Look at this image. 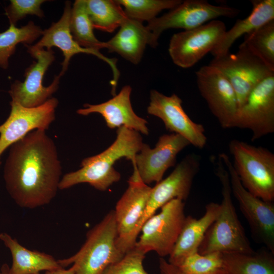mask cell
Instances as JSON below:
<instances>
[{
	"mask_svg": "<svg viewBox=\"0 0 274 274\" xmlns=\"http://www.w3.org/2000/svg\"><path fill=\"white\" fill-rule=\"evenodd\" d=\"M224 22L214 20L197 27L174 33L168 47L176 65L191 67L218 45L226 31Z\"/></svg>",
	"mask_w": 274,
	"mask_h": 274,
	"instance_id": "obj_12",
	"label": "cell"
},
{
	"mask_svg": "<svg viewBox=\"0 0 274 274\" xmlns=\"http://www.w3.org/2000/svg\"><path fill=\"white\" fill-rule=\"evenodd\" d=\"M76 268L74 265L67 269L64 268H60L56 269L46 271L45 274H76Z\"/></svg>",
	"mask_w": 274,
	"mask_h": 274,
	"instance_id": "obj_35",
	"label": "cell"
},
{
	"mask_svg": "<svg viewBox=\"0 0 274 274\" xmlns=\"http://www.w3.org/2000/svg\"><path fill=\"white\" fill-rule=\"evenodd\" d=\"M145 255L134 248L120 260L108 266L101 274H149L143 266Z\"/></svg>",
	"mask_w": 274,
	"mask_h": 274,
	"instance_id": "obj_32",
	"label": "cell"
},
{
	"mask_svg": "<svg viewBox=\"0 0 274 274\" xmlns=\"http://www.w3.org/2000/svg\"><path fill=\"white\" fill-rule=\"evenodd\" d=\"M239 10L224 5H214L205 0H185L159 17L148 22L146 25L158 45L161 34L170 28L189 30L221 17L233 18Z\"/></svg>",
	"mask_w": 274,
	"mask_h": 274,
	"instance_id": "obj_10",
	"label": "cell"
},
{
	"mask_svg": "<svg viewBox=\"0 0 274 274\" xmlns=\"http://www.w3.org/2000/svg\"><path fill=\"white\" fill-rule=\"evenodd\" d=\"M201 96L221 126L231 128L238 108L234 90L225 76L211 65L201 66L195 73Z\"/></svg>",
	"mask_w": 274,
	"mask_h": 274,
	"instance_id": "obj_14",
	"label": "cell"
},
{
	"mask_svg": "<svg viewBox=\"0 0 274 274\" xmlns=\"http://www.w3.org/2000/svg\"><path fill=\"white\" fill-rule=\"evenodd\" d=\"M184 201L174 199L143 224L134 248L146 254L155 251L163 258L169 256L182 228L185 215Z\"/></svg>",
	"mask_w": 274,
	"mask_h": 274,
	"instance_id": "obj_6",
	"label": "cell"
},
{
	"mask_svg": "<svg viewBox=\"0 0 274 274\" xmlns=\"http://www.w3.org/2000/svg\"><path fill=\"white\" fill-rule=\"evenodd\" d=\"M215 174L221 185L220 211L207 231L198 252L201 254L216 252L252 253L254 251L238 218L233 204L228 172L219 156Z\"/></svg>",
	"mask_w": 274,
	"mask_h": 274,
	"instance_id": "obj_3",
	"label": "cell"
},
{
	"mask_svg": "<svg viewBox=\"0 0 274 274\" xmlns=\"http://www.w3.org/2000/svg\"><path fill=\"white\" fill-rule=\"evenodd\" d=\"M27 51L36 61L28 67L25 72L23 82L15 81L9 91L11 101L25 108H34L45 102L59 87L60 76L56 75L51 84L44 86V75L55 60L54 52L51 49L36 48L25 45Z\"/></svg>",
	"mask_w": 274,
	"mask_h": 274,
	"instance_id": "obj_11",
	"label": "cell"
},
{
	"mask_svg": "<svg viewBox=\"0 0 274 274\" xmlns=\"http://www.w3.org/2000/svg\"><path fill=\"white\" fill-rule=\"evenodd\" d=\"M58 105L55 97L34 108H25L11 101L9 116L0 125V158L8 147L30 132L36 129L46 131L55 120Z\"/></svg>",
	"mask_w": 274,
	"mask_h": 274,
	"instance_id": "obj_16",
	"label": "cell"
},
{
	"mask_svg": "<svg viewBox=\"0 0 274 274\" xmlns=\"http://www.w3.org/2000/svg\"><path fill=\"white\" fill-rule=\"evenodd\" d=\"M131 92V87L126 85L111 99L99 104H85L83 105L84 108L78 109L77 113L83 116L98 113L104 118L107 126L110 129L124 126L148 135L147 121L138 116L132 109Z\"/></svg>",
	"mask_w": 274,
	"mask_h": 274,
	"instance_id": "obj_20",
	"label": "cell"
},
{
	"mask_svg": "<svg viewBox=\"0 0 274 274\" xmlns=\"http://www.w3.org/2000/svg\"><path fill=\"white\" fill-rule=\"evenodd\" d=\"M43 30L32 21L21 27L10 25L9 28L0 33V67L7 69L9 59L16 51L19 43L31 44L42 36Z\"/></svg>",
	"mask_w": 274,
	"mask_h": 274,
	"instance_id": "obj_28",
	"label": "cell"
},
{
	"mask_svg": "<svg viewBox=\"0 0 274 274\" xmlns=\"http://www.w3.org/2000/svg\"><path fill=\"white\" fill-rule=\"evenodd\" d=\"M241 45L274 71V20L245 35Z\"/></svg>",
	"mask_w": 274,
	"mask_h": 274,
	"instance_id": "obj_29",
	"label": "cell"
},
{
	"mask_svg": "<svg viewBox=\"0 0 274 274\" xmlns=\"http://www.w3.org/2000/svg\"><path fill=\"white\" fill-rule=\"evenodd\" d=\"M10 267L7 263L4 264L0 267V274H9Z\"/></svg>",
	"mask_w": 274,
	"mask_h": 274,
	"instance_id": "obj_36",
	"label": "cell"
},
{
	"mask_svg": "<svg viewBox=\"0 0 274 274\" xmlns=\"http://www.w3.org/2000/svg\"><path fill=\"white\" fill-rule=\"evenodd\" d=\"M124 8L126 16L140 22H149L165 9H172L179 5L181 0H116Z\"/></svg>",
	"mask_w": 274,
	"mask_h": 274,
	"instance_id": "obj_30",
	"label": "cell"
},
{
	"mask_svg": "<svg viewBox=\"0 0 274 274\" xmlns=\"http://www.w3.org/2000/svg\"><path fill=\"white\" fill-rule=\"evenodd\" d=\"M117 237L113 210L88 231L84 244L75 254L58 262L63 268L74 265L76 274H101L124 255L117 248Z\"/></svg>",
	"mask_w": 274,
	"mask_h": 274,
	"instance_id": "obj_4",
	"label": "cell"
},
{
	"mask_svg": "<svg viewBox=\"0 0 274 274\" xmlns=\"http://www.w3.org/2000/svg\"><path fill=\"white\" fill-rule=\"evenodd\" d=\"M230 180L231 193L256 239L274 254V205L249 192L242 184L229 156L219 154Z\"/></svg>",
	"mask_w": 274,
	"mask_h": 274,
	"instance_id": "obj_9",
	"label": "cell"
},
{
	"mask_svg": "<svg viewBox=\"0 0 274 274\" xmlns=\"http://www.w3.org/2000/svg\"><path fill=\"white\" fill-rule=\"evenodd\" d=\"M273 255L268 250L222 253V267L229 274H274Z\"/></svg>",
	"mask_w": 274,
	"mask_h": 274,
	"instance_id": "obj_25",
	"label": "cell"
},
{
	"mask_svg": "<svg viewBox=\"0 0 274 274\" xmlns=\"http://www.w3.org/2000/svg\"><path fill=\"white\" fill-rule=\"evenodd\" d=\"M105 44L110 52H116L135 64L141 61L147 45L153 48L157 46L147 26L128 17L117 33Z\"/></svg>",
	"mask_w": 274,
	"mask_h": 274,
	"instance_id": "obj_22",
	"label": "cell"
},
{
	"mask_svg": "<svg viewBox=\"0 0 274 274\" xmlns=\"http://www.w3.org/2000/svg\"><path fill=\"white\" fill-rule=\"evenodd\" d=\"M200 156L187 155L164 179L152 187L144 215L139 226L140 233L145 222L164 205L174 199L185 200L190 194L193 180L198 173Z\"/></svg>",
	"mask_w": 274,
	"mask_h": 274,
	"instance_id": "obj_13",
	"label": "cell"
},
{
	"mask_svg": "<svg viewBox=\"0 0 274 274\" xmlns=\"http://www.w3.org/2000/svg\"><path fill=\"white\" fill-rule=\"evenodd\" d=\"M250 14L243 19H238L211 52L214 57L229 52L234 42L242 36L247 35L266 23L274 20L273 0H252Z\"/></svg>",
	"mask_w": 274,
	"mask_h": 274,
	"instance_id": "obj_23",
	"label": "cell"
},
{
	"mask_svg": "<svg viewBox=\"0 0 274 274\" xmlns=\"http://www.w3.org/2000/svg\"><path fill=\"white\" fill-rule=\"evenodd\" d=\"M174 267L178 274H208L222 267V253L201 254L197 251Z\"/></svg>",
	"mask_w": 274,
	"mask_h": 274,
	"instance_id": "obj_31",
	"label": "cell"
},
{
	"mask_svg": "<svg viewBox=\"0 0 274 274\" xmlns=\"http://www.w3.org/2000/svg\"><path fill=\"white\" fill-rule=\"evenodd\" d=\"M46 1L44 0H11L9 5L5 9L10 25H16L19 20L28 15L43 17L44 14L41 6Z\"/></svg>",
	"mask_w": 274,
	"mask_h": 274,
	"instance_id": "obj_33",
	"label": "cell"
},
{
	"mask_svg": "<svg viewBox=\"0 0 274 274\" xmlns=\"http://www.w3.org/2000/svg\"><path fill=\"white\" fill-rule=\"evenodd\" d=\"M205 208V213L199 219L191 216L185 217L180 233L169 255L168 262L173 266H177L186 257L198 251L207 231L220 212V205L211 202Z\"/></svg>",
	"mask_w": 274,
	"mask_h": 274,
	"instance_id": "obj_21",
	"label": "cell"
},
{
	"mask_svg": "<svg viewBox=\"0 0 274 274\" xmlns=\"http://www.w3.org/2000/svg\"><path fill=\"white\" fill-rule=\"evenodd\" d=\"M208 274H229V273L223 267H221Z\"/></svg>",
	"mask_w": 274,
	"mask_h": 274,
	"instance_id": "obj_37",
	"label": "cell"
},
{
	"mask_svg": "<svg viewBox=\"0 0 274 274\" xmlns=\"http://www.w3.org/2000/svg\"><path fill=\"white\" fill-rule=\"evenodd\" d=\"M150 99L148 113L160 118L166 130L182 136L197 148L205 147L207 138L203 126L189 118L178 95L174 93L167 96L153 89L150 91Z\"/></svg>",
	"mask_w": 274,
	"mask_h": 274,
	"instance_id": "obj_17",
	"label": "cell"
},
{
	"mask_svg": "<svg viewBox=\"0 0 274 274\" xmlns=\"http://www.w3.org/2000/svg\"><path fill=\"white\" fill-rule=\"evenodd\" d=\"M61 169L53 140L46 130H34L10 147L4 169L7 190L21 208L45 206L59 190Z\"/></svg>",
	"mask_w": 274,
	"mask_h": 274,
	"instance_id": "obj_1",
	"label": "cell"
},
{
	"mask_svg": "<svg viewBox=\"0 0 274 274\" xmlns=\"http://www.w3.org/2000/svg\"><path fill=\"white\" fill-rule=\"evenodd\" d=\"M0 239L12 255V264L9 274H40L43 270L63 268L51 255L29 250L7 233H0Z\"/></svg>",
	"mask_w": 274,
	"mask_h": 274,
	"instance_id": "obj_24",
	"label": "cell"
},
{
	"mask_svg": "<svg viewBox=\"0 0 274 274\" xmlns=\"http://www.w3.org/2000/svg\"><path fill=\"white\" fill-rule=\"evenodd\" d=\"M94 28L113 32L127 17L116 0H84Z\"/></svg>",
	"mask_w": 274,
	"mask_h": 274,
	"instance_id": "obj_26",
	"label": "cell"
},
{
	"mask_svg": "<svg viewBox=\"0 0 274 274\" xmlns=\"http://www.w3.org/2000/svg\"><path fill=\"white\" fill-rule=\"evenodd\" d=\"M70 28L73 39L82 47L97 51L106 48L105 42L97 40L93 33L84 0H76L72 7Z\"/></svg>",
	"mask_w": 274,
	"mask_h": 274,
	"instance_id": "obj_27",
	"label": "cell"
},
{
	"mask_svg": "<svg viewBox=\"0 0 274 274\" xmlns=\"http://www.w3.org/2000/svg\"><path fill=\"white\" fill-rule=\"evenodd\" d=\"M71 3L69 1L65 3L63 14L56 22L52 23L47 29L43 31L42 37L40 40L32 46L36 48L51 49L56 47L62 52L64 60L62 62V70L59 74L61 77L66 71L72 57L78 53L90 54L108 63L113 72V79L111 81L112 85L111 93L116 94V88L120 76V72L117 66V59L108 58L99 51L83 48L73 39L70 28V18L72 10Z\"/></svg>",
	"mask_w": 274,
	"mask_h": 274,
	"instance_id": "obj_19",
	"label": "cell"
},
{
	"mask_svg": "<svg viewBox=\"0 0 274 274\" xmlns=\"http://www.w3.org/2000/svg\"><path fill=\"white\" fill-rule=\"evenodd\" d=\"M127 182L128 187L114 210L117 230L116 245L123 255L135 247L140 233L139 226L152 188L142 181L133 168Z\"/></svg>",
	"mask_w": 274,
	"mask_h": 274,
	"instance_id": "obj_7",
	"label": "cell"
},
{
	"mask_svg": "<svg viewBox=\"0 0 274 274\" xmlns=\"http://www.w3.org/2000/svg\"><path fill=\"white\" fill-rule=\"evenodd\" d=\"M189 145V141L179 134H163L153 148L143 144L132 162L133 168L146 184L157 183L169 168L175 165L177 155Z\"/></svg>",
	"mask_w": 274,
	"mask_h": 274,
	"instance_id": "obj_18",
	"label": "cell"
},
{
	"mask_svg": "<svg viewBox=\"0 0 274 274\" xmlns=\"http://www.w3.org/2000/svg\"><path fill=\"white\" fill-rule=\"evenodd\" d=\"M247 129L254 142L274 132V74L261 81L237 112L232 128Z\"/></svg>",
	"mask_w": 274,
	"mask_h": 274,
	"instance_id": "obj_15",
	"label": "cell"
},
{
	"mask_svg": "<svg viewBox=\"0 0 274 274\" xmlns=\"http://www.w3.org/2000/svg\"><path fill=\"white\" fill-rule=\"evenodd\" d=\"M209 64L219 69L230 83L236 94L238 109L261 81L274 74V71L241 45L236 53L228 52L214 57Z\"/></svg>",
	"mask_w": 274,
	"mask_h": 274,
	"instance_id": "obj_8",
	"label": "cell"
},
{
	"mask_svg": "<svg viewBox=\"0 0 274 274\" xmlns=\"http://www.w3.org/2000/svg\"><path fill=\"white\" fill-rule=\"evenodd\" d=\"M159 269L160 274H178L175 267L161 257L159 259Z\"/></svg>",
	"mask_w": 274,
	"mask_h": 274,
	"instance_id": "obj_34",
	"label": "cell"
},
{
	"mask_svg": "<svg viewBox=\"0 0 274 274\" xmlns=\"http://www.w3.org/2000/svg\"><path fill=\"white\" fill-rule=\"evenodd\" d=\"M141 133L121 126L116 130L114 142L101 153L84 158L81 168L63 175L59 189L64 190L80 183H88L101 191L107 190L121 179V174L114 167L122 158L132 162L143 144Z\"/></svg>",
	"mask_w": 274,
	"mask_h": 274,
	"instance_id": "obj_2",
	"label": "cell"
},
{
	"mask_svg": "<svg viewBox=\"0 0 274 274\" xmlns=\"http://www.w3.org/2000/svg\"><path fill=\"white\" fill-rule=\"evenodd\" d=\"M233 166L244 186L254 195L267 201L274 200V154L267 148L244 141H230Z\"/></svg>",
	"mask_w": 274,
	"mask_h": 274,
	"instance_id": "obj_5",
	"label": "cell"
}]
</instances>
